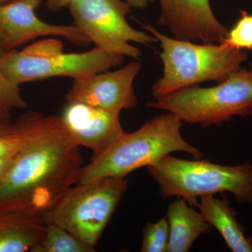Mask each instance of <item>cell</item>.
<instances>
[{"instance_id":"1","label":"cell","mask_w":252,"mask_h":252,"mask_svg":"<svg viewBox=\"0 0 252 252\" xmlns=\"http://www.w3.org/2000/svg\"><path fill=\"white\" fill-rule=\"evenodd\" d=\"M79 147L61 116L41 114L35 135L0 182V210L41 215L76 184Z\"/></svg>"},{"instance_id":"2","label":"cell","mask_w":252,"mask_h":252,"mask_svg":"<svg viewBox=\"0 0 252 252\" xmlns=\"http://www.w3.org/2000/svg\"><path fill=\"white\" fill-rule=\"evenodd\" d=\"M182 120L175 114L154 117L138 130L127 133L108 150L81 167L76 184L86 185L107 177H124L142 167H149L176 152H186L195 159L203 154L182 137Z\"/></svg>"},{"instance_id":"3","label":"cell","mask_w":252,"mask_h":252,"mask_svg":"<svg viewBox=\"0 0 252 252\" xmlns=\"http://www.w3.org/2000/svg\"><path fill=\"white\" fill-rule=\"evenodd\" d=\"M159 41L163 74L152 88L156 99L207 81L220 83L248 59L243 50L225 43L194 44L167 36L150 24H142Z\"/></svg>"},{"instance_id":"4","label":"cell","mask_w":252,"mask_h":252,"mask_svg":"<svg viewBox=\"0 0 252 252\" xmlns=\"http://www.w3.org/2000/svg\"><path fill=\"white\" fill-rule=\"evenodd\" d=\"M164 198L185 199L190 206L198 198L226 192L240 204L252 205V165L245 162L235 166L219 165L207 160H185L170 154L147 167Z\"/></svg>"},{"instance_id":"5","label":"cell","mask_w":252,"mask_h":252,"mask_svg":"<svg viewBox=\"0 0 252 252\" xmlns=\"http://www.w3.org/2000/svg\"><path fill=\"white\" fill-rule=\"evenodd\" d=\"M63 49V43L58 39L36 41L22 51H7L0 58V67L10 80L20 86L56 77L82 80L120 66L125 58L97 47L69 54Z\"/></svg>"},{"instance_id":"6","label":"cell","mask_w":252,"mask_h":252,"mask_svg":"<svg viewBox=\"0 0 252 252\" xmlns=\"http://www.w3.org/2000/svg\"><path fill=\"white\" fill-rule=\"evenodd\" d=\"M148 107L172 113L182 122L202 127L252 116V62L213 87L185 88L150 102Z\"/></svg>"},{"instance_id":"7","label":"cell","mask_w":252,"mask_h":252,"mask_svg":"<svg viewBox=\"0 0 252 252\" xmlns=\"http://www.w3.org/2000/svg\"><path fill=\"white\" fill-rule=\"evenodd\" d=\"M124 177H107L70 187L41 214L45 223H54L95 247L127 190Z\"/></svg>"},{"instance_id":"8","label":"cell","mask_w":252,"mask_h":252,"mask_svg":"<svg viewBox=\"0 0 252 252\" xmlns=\"http://www.w3.org/2000/svg\"><path fill=\"white\" fill-rule=\"evenodd\" d=\"M73 22L95 47L124 57L138 59L140 50L129 42H157L152 34L137 31L127 23L131 12L125 0H81L69 8Z\"/></svg>"},{"instance_id":"9","label":"cell","mask_w":252,"mask_h":252,"mask_svg":"<svg viewBox=\"0 0 252 252\" xmlns=\"http://www.w3.org/2000/svg\"><path fill=\"white\" fill-rule=\"evenodd\" d=\"M44 0H17L0 5V39L6 51L46 36H59L79 46L91 41L75 26H57L44 22L36 10Z\"/></svg>"},{"instance_id":"10","label":"cell","mask_w":252,"mask_h":252,"mask_svg":"<svg viewBox=\"0 0 252 252\" xmlns=\"http://www.w3.org/2000/svg\"><path fill=\"white\" fill-rule=\"evenodd\" d=\"M141 68V63L133 61L117 70L99 72L74 81L66 95V101L67 103L81 102L118 112L135 108L137 99L133 82Z\"/></svg>"},{"instance_id":"11","label":"cell","mask_w":252,"mask_h":252,"mask_svg":"<svg viewBox=\"0 0 252 252\" xmlns=\"http://www.w3.org/2000/svg\"><path fill=\"white\" fill-rule=\"evenodd\" d=\"M158 25L166 28L175 39L220 44L228 31L218 21L210 0H158Z\"/></svg>"},{"instance_id":"12","label":"cell","mask_w":252,"mask_h":252,"mask_svg":"<svg viewBox=\"0 0 252 252\" xmlns=\"http://www.w3.org/2000/svg\"><path fill=\"white\" fill-rule=\"evenodd\" d=\"M120 113L70 102L61 117L76 143L92 151L93 160L108 150L125 133Z\"/></svg>"},{"instance_id":"13","label":"cell","mask_w":252,"mask_h":252,"mask_svg":"<svg viewBox=\"0 0 252 252\" xmlns=\"http://www.w3.org/2000/svg\"><path fill=\"white\" fill-rule=\"evenodd\" d=\"M45 226L39 214L0 210V252L31 251L44 236Z\"/></svg>"},{"instance_id":"14","label":"cell","mask_w":252,"mask_h":252,"mask_svg":"<svg viewBox=\"0 0 252 252\" xmlns=\"http://www.w3.org/2000/svg\"><path fill=\"white\" fill-rule=\"evenodd\" d=\"M198 208L204 219L215 227L225 240L228 248L233 252H252V237H247L245 228L237 220L235 209L230 205L228 195L222 198L214 195L200 198Z\"/></svg>"},{"instance_id":"15","label":"cell","mask_w":252,"mask_h":252,"mask_svg":"<svg viewBox=\"0 0 252 252\" xmlns=\"http://www.w3.org/2000/svg\"><path fill=\"white\" fill-rule=\"evenodd\" d=\"M170 236L167 252H187L201 235L210 233L212 225L200 211H195L185 199L169 205L167 212Z\"/></svg>"},{"instance_id":"16","label":"cell","mask_w":252,"mask_h":252,"mask_svg":"<svg viewBox=\"0 0 252 252\" xmlns=\"http://www.w3.org/2000/svg\"><path fill=\"white\" fill-rule=\"evenodd\" d=\"M41 114L32 111L26 113L14 123L12 132L0 136V158L17 155L31 143L37 130Z\"/></svg>"},{"instance_id":"17","label":"cell","mask_w":252,"mask_h":252,"mask_svg":"<svg viewBox=\"0 0 252 252\" xmlns=\"http://www.w3.org/2000/svg\"><path fill=\"white\" fill-rule=\"evenodd\" d=\"M43 238L32 252H94V247L81 241L67 230L54 223H45Z\"/></svg>"},{"instance_id":"18","label":"cell","mask_w":252,"mask_h":252,"mask_svg":"<svg viewBox=\"0 0 252 252\" xmlns=\"http://www.w3.org/2000/svg\"><path fill=\"white\" fill-rule=\"evenodd\" d=\"M169 236L170 230L166 218L160 219L156 223L147 222L144 228L141 252H167Z\"/></svg>"},{"instance_id":"19","label":"cell","mask_w":252,"mask_h":252,"mask_svg":"<svg viewBox=\"0 0 252 252\" xmlns=\"http://www.w3.org/2000/svg\"><path fill=\"white\" fill-rule=\"evenodd\" d=\"M222 42L236 49L252 51V14L240 11V17Z\"/></svg>"},{"instance_id":"20","label":"cell","mask_w":252,"mask_h":252,"mask_svg":"<svg viewBox=\"0 0 252 252\" xmlns=\"http://www.w3.org/2000/svg\"><path fill=\"white\" fill-rule=\"evenodd\" d=\"M28 107L21 94L19 86L12 82L0 67V107L5 110L23 109Z\"/></svg>"},{"instance_id":"21","label":"cell","mask_w":252,"mask_h":252,"mask_svg":"<svg viewBox=\"0 0 252 252\" xmlns=\"http://www.w3.org/2000/svg\"><path fill=\"white\" fill-rule=\"evenodd\" d=\"M81 0H44L46 8L51 11H57L63 8H69L71 5Z\"/></svg>"},{"instance_id":"22","label":"cell","mask_w":252,"mask_h":252,"mask_svg":"<svg viewBox=\"0 0 252 252\" xmlns=\"http://www.w3.org/2000/svg\"><path fill=\"white\" fill-rule=\"evenodd\" d=\"M16 156L0 158V182L4 179L10 168L12 166Z\"/></svg>"},{"instance_id":"23","label":"cell","mask_w":252,"mask_h":252,"mask_svg":"<svg viewBox=\"0 0 252 252\" xmlns=\"http://www.w3.org/2000/svg\"><path fill=\"white\" fill-rule=\"evenodd\" d=\"M125 1L130 5L131 8L144 9L147 7L150 3L153 2L154 0H125Z\"/></svg>"},{"instance_id":"24","label":"cell","mask_w":252,"mask_h":252,"mask_svg":"<svg viewBox=\"0 0 252 252\" xmlns=\"http://www.w3.org/2000/svg\"><path fill=\"white\" fill-rule=\"evenodd\" d=\"M15 128V124L12 123L10 124H0V136L7 135L12 132Z\"/></svg>"},{"instance_id":"25","label":"cell","mask_w":252,"mask_h":252,"mask_svg":"<svg viewBox=\"0 0 252 252\" xmlns=\"http://www.w3.org/2000/svg\"><path fill=\"white\" fill-rule=\"evenodd\" d=\"M11 122V114L9 111L0 107V124H10Z\"/></svg>"},{"instance_id":"26","label":"cell","mask_w":252,"mask_h":252,"mask_svg":"<svg viewBox=\"0 0 252 252\" xmlns=\"http://www.w3.org/2000/svg\"><path fill=\"white\" fill-rule=\"evenodd\" d=\"M6 52H7V51L4 49V46L2 45V43H1V39H0V58L2 57Z\"/></svg>"},{"instance_id":"27","label":"cell","mask_w":252,"mask_h":252,"mask_svg":"<svg viewBox=\"0 0 252 252\" xmlns=\"http://www.w3.org/2000/svg\"><path fill=\"white\" fill-rule=\"evenodd\" d=\"M17 1V0H0V5L9 4L13 1Z\"/></svg>"}]
</instances>
